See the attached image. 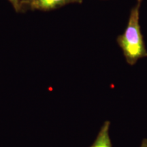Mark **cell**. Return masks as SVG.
Masks as SVG:
<instances>
[{
	"instance_id": "cell-1",
	"label": "cell",
	"mask_w": 147,
	"mask_h": 147,
	"mask_svg": "<svg viewBox=\"0 0 147 147\" xmlns=\"http://www.w3.org/2000/svg\"><path fill=\"white\" fill-rule=\"evenodd\" d=\"M142 1L137 0L130 12L125 30L117 39L127 63L130 65H135L140 59L147 57V51L140 25V10Z\"/></svg>"
},
{
	"instance_id": "cell-2",
	"label": "cell",
	"mask_w": 147,
	"mask_h": 147,
	"mask_svg": "<svg viewBox=\"0 0 147 147\" xmlns=\"http://www.w3.org/2000/svg\"><path fill=\"white\" fill-rule=\"evenodd\" d=\"M82 0H31L29 7L33 10L49 11L71 3H81Z\"/></svg>"
},
{
	"instance_id": "cell-3",
	"label": "cell",
	"mask_w": 147,
	"mask_h": 147,
	"mask_svg": "<svg viewBox=\"0 0 147 147\" xmlns=\"http://www.w3.org/2000/svg\"><path fill=\"white\" fill-rule=\"evenodd\" d=\"M110 126V121H106L101 127L93 144L89 147H113L109 134Z\"/></svg>"
},
{
	"instance_id": "cell-4",
	"label": "cell",
	"mask_w": 147,
	"mask_h": 147,
	"mask_svg": "<svg viewBox=\"0 0 147 147\" xmlns=\"http://www.w3.org/2000/svg\"><path fill=\"white\" fill-rule=\"evenodd\" d=\"M16 12H20L23 10V0H8Z\"/></svg>"
},
{
	"instance_id": "cell-5",
	"label": "cell",
	"mask_w": 147,
	"mask_h": 147,
	"mask_svg": "<svg viewBox=\"0 0 147 147\" xmlns=\"http://www.w3.org/2000/svg\"><path fill=\"white\" fill-rule=\"evenodd\" d=\"M31 0H23V8L25 6H29V4H30Z\"/></svg>"
},
{
	"instance_id": "cell-6",
	"label": "cell",
	"mask_w": 147,
	"mask_h": 147,
	"mask_svg": "<svg viewBox=\"0 0 147 147\" xmlns=\"http://www.w3.org/2000/svg\"><path fill=\"white\" fill-rule=\"evenodd\" d=\"M140 147H147V138H144L142 140V143Z\"/></svg>"
}]
</instances>
